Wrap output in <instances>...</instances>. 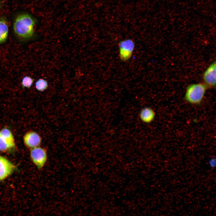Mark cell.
<instances>
[{
	"label": "cell",
	"instance_id": "cell-5",
	"mask_svg": "<svg viewBox=\"0 0 216 216\" xmlns=\"http://www.w3.org/2000/svg\"><path fill=\"white\" fill-rule=\"evenodd\" d=\"M135 48L134 41L130 39L121 41L119 44V56L122 61H126L132 56Z\"/></svg>",
	"mask_w": 216,
	"mask_h": 216
},
{
	"label": "cell",
	"instance_id": "cell-11",
	"mask_svg": "<svg viewBox=\"0 0 216 216\" xmlns=\"http://www.w3.org/2000/svg\"><path fill=\"white\" fill-rule=\"evenodd\" d=\"M48 87L47 81L43 79H40L35 82V87L39 91L42 92L45 90Z\"/></svg>",
	"mask_w": 216,
	"mask_h": 216
},
{
	"label": "cell",
	"instance_id": "cell-10",
	"mask_svg": "<svg viewBox=\"0 0 216 216\" xmlns=\"http://www.w3.org/2000/svg\"><path fill=\"white\" fill-rule=\"evenodd\" d=\"M8 32V25L7 19L4 17H0V44L4 43L6 41Z\"/></svg>",
	"mask_w": 216,
	"mask_h": 216
},
{
	"label": "cell",
	"instance_id": "cell-1",
	"mask_svg": "<svg viewBox=\"0 0 216 216\" xmlns=\"http://www.w3.org/2000/svg\"><path fill=\"white\" fill-rule=\"evenodd\" d=\"M35 19L31 15L24 14L16 17L14 22V32L20 39L26 40L32 38L34 34Z\"/></svg>",
	"mask_w": 216,
	"mask_h": 216
},
{
	"label": "cell",
	"instance_id": "cell-9",
	"mask_svg": "<svg viewBox=\"0 0 216 216\" xmlns=\"http://www.w3.org/2000/svg\"><path fill=\"white\" fill-rule=\"evenodd\" d=\"M155 116L154 111L151 108L146 107L143 108L140 112L139 116L141 120L146 123L151 122Z\"/></svg>",
	"mask_w": 216,
	"mask_h": 216
},
{
	"label": "cell",
	"instance_id": "cell-7",
	"mask_svg": "<svg viewBox=\"0 0 216 216\" xmlns=\"http://www.w3.org/2000/svg\"><path fill=\"white\" fill-rule=\"evenodd\" d=\"M16 166L5 157L0 155V181L11 175L16 170Z\"/></svg>",
	"mask_w": 216,
	"mask_h": 216
},
{
	"label": "cell",
	"instance_id": "cell-14",
	"mask_svg": "<svg viewBox=\"0 0 216 216\" xmlns=\"http://www.w3.org/2000/svg\"><path fill=\"white\" fill-rule=\"evenodd\" d=\"M0 7H1V5H0Z\"/></svg>",
	"mask_w": 216,
	"mask_h": 216
},
{
	"label": "cell",
	"instance_id": "cell-8",
	"mask_svg": "<svg viewBox=\"0 0 216 216\" xmlns=\"http://www.w3.org/2000/svg\"><path fill=\"white\" fill-rule=\"evenodd\" d=\"M204 83L208 88L216 86V62H214L207 68L202 75Z\"/></svg>",
	"mask_w": 216,
	"mask_h": 216
},
{
	"label": "cell",
	"instance_id": "cell-2",
	"mask_svg": "<svg viewBox=\"0 0 216 216\" xmlns=\"http://www.w3.org/2000/svg\"><path fill=\"white\" fill-rule=\"evenodd\" d=\"M208 88L204 83H199L190 84L187 88L184 99L190 104H199L202 101Z\"/></svg>",
	"mask_w": 216,
	"mask_h": 216
},
{
	"label": "cell",
	"instance_id": "cell-3",
	"mask_svg": "<svg viewBox=\"0 0 216 216\" xmlns=\"http://www.w3.org/2000/svg\"><path fill=\"white\" fill-rule=\"evenodd\" d=\"M16 144L11 130L5 127L0 130V151L6 152L14 149Z\"/></svg>",
	"mask_w": 216,
	"mask_h": 216
},
{
	"label": "cell",
	"instance_id": "cell-6",
	"mask_svg": "<svg viewBox=\"0 0 216 216\" xmlns=\"http://www.w3.org/2000/svg\"><path fill=\"white\" fill-rule=\"evenodd\" d=\"M24 145L29 149L40 146L42 139L40 135L37 132L30 130L26 132L23 136Z\"/></svg>",
	"mask_w": 216,
	"mask_h": 216
},
{
	"label": "cell",
	"instance_id": "cell-4",
	"mask_svg": "<svg viewBox=\"0 0 216 216\" xmlns=\"http://www.w3.org/2000/svg\"><path fill=\"white\" fill-rule=\"evenodd\" d=\"M31 160L39 170H41L44 166L48 159L46 149L40 146L30 149Z\"/></svg>",
	"mask_w": 216,
	"mask_h": 216
},
{
	"label": "cell",
	"instance_id": "cell-12",
	"mask_svg": "<svg viewBox=\"0 0 216 216\" xmlns=\"http://www.w3.org/2000/svg\"><path fill=\"white\" fill-rule=\"evenodd\" d=\"M34 79L29 76H24L21 81V85L23 88H30L32 86Z\"/></svg>",
	"mask_w": 216,
	"mask_h": 216
},
{
	"label": "cell",
	"instance_id": "cell-13",
	"mask_svg": "<svg viewBox=\"0 0 216 216\" xmlns=\"http://www.w3.org/2000/svg\"><path fill=\"white\" fill-rule=\"evenodd\" d=\"M209 164L211 167L214 168L216 166L215 157L212 158L209 161Z\"/></svg>",
	"mask_w": 216,
	"mask_h": 216
}]
</instances>
